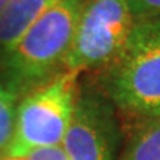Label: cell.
<instances>
[{
    "instance_id": "cell-1",
    "label": "cell",
    "mask_w": 160,
    "mask_h": 160,
    "mask_svg": "<svg viewBox=\"0 0 160 160\" xmlns=\"http://www.w3.org/2000/svg\"><path fill=\"white\" fill-rule=\"evenodd\" d=\"M85 0H58L0 59V79L19 99L65 71Z\"/></svg>"
},
{
    "instance_id": "cell-2",
    "label": "cell",
    "mask_w": 160,
    "mask_h": 160,
    "mask_svg": "<svg viewBox=\"0 0 160 160\" xmlns=\"http://www.w3.org/2000/svg\"><path fill=\"white\" fill-rule=\"evenodd\" d=\"M104 88L128 114L160 116V17L135 19L125 46L105 67Z\"/></svg>"
},
{
    "instance_id": "cell-3",
    "label": "cell",
    "mask_w": 160,
    "mask_h": 160,
    "mask_svg": "<svg viewBox=\"0 0 160 160\" xmlns=\"http://www.w3.org/2000/svg\"><path fill=\"white\" fill-rule=\"evenodd\" d=\"M79 76L77 71H64L19 99L6 157L21 159L34 150L62 144L79 95Z\"/></svg>"
},
{
    "instance_id": "cell-4",
    "label": "cell",
    "mask_w": 160,
    "mask_h": 160,
    "mask_svg": "<svg viewBox=\"0 0 160 160\" xmlns=\"http://www.w3.org/2000/svg\"><path fill=\"white\" fill-rule=\"evenodd\" d=\"M133 22L126 0H85L65 71L105 68L125 46Z\"/></svg>"
},
{
    "instance_id": "cell-5",
    "label": "cell",
    "mask_w": 160,
    "mask_h": 160,
    "mask_svg": "<svg viewBox=\"0 0 160 160\" xmlns=\"http://www.w3.org/2000/svg\"><path fill=\"white\" fill-rule=\"evenodd\" d=\"M61 145L70 160H116L117 137L108 105L89 93L77 95Z\"/></svg>"
},
{
    "instance_id": "cell-6",
    "label": "cell",
    "mask_w": 160,
    "mask_h": 160,
    "mask_svg": "<svg viewBox=\"0 0 160 160\" xmlns=\"http://www.w3.org/2000/svg\"><path fill=\"white\" fill-rule=\"evenodd\" d=\"M58 0H9L0 13V59Z\"/></svg>"
},
{
    "instance_id": "cell-7",
    "label": "cell",
    "mask_w": 160,
    "mask_h": 160,
    "mask_svg": "<svg viewBox=\"0 0 160 160\" xmlns=\"http://www.w3.org/2000/svg\"><path fill=\"white\" fill-rule=\"evenodd\" d=\"M119 160H160V116L137 117Z\"/></svg>"
},
{
    "instance_id": "cell-8",
    "label": "cell",
    "mask_w": 160,
    "mask_h": 160,
    "mask_svg": "<svg viewBox=\"0 0 160 160\" xmlns=\"http://www.w3.org/2000/svg\"><path fill=\"white\" fill-rule=\"evenodd\" d=\"M18 99L19 98L0 79V159L6 157L13 138Z\"/></svg>"
},
{
    "instance_id": "cell-9",
    "label": "cell",
    "mask_w": 160,
    "mask_h": 160,
    "mask_svg": "<svg viewBox=\"0 0 160 160\" xmlns=\"http://www.w3.org/2000/svg\"><path fill=\"white\" fill-rule=\"evenodd\" d=\"M133 19L160 17V0H126Z\"/></svg>"
},
{
    "instance_id": "cell-10",
    "label": "cell",
    "mask_w": 160,
    "mask_h": 160,
    "mask_svg": "<svg viewBox=\"0 0 160 160\" xmlns=\"http://www.w3.org/2000/svg\"><path fill=\"white\" fill-rule=\"evenodd\" d=\"M22 159L24 160H70L67 153L64 151L62 145L34 150V151H31L30 154H27Z\"/></svg>"
},
{
    "instance_id": "cell-11",
    "label": "cell",
    "mask_w": 160,
    "mask_h": 160,
    "mask_svg": "<svg viewBox=\"0 0 160 160\" xmlns=\"http://www.w3.org/2000/svg\"><path fill=\"white\" fill-rule=\"evenodd\" d=\"M8 3H9V0H0V13H2V11L6 8Z\"/></svg>"
},
{
    "instance_id": "cell-12",
    "label": "cell",
    "mask_w": 160,
    "mask_h": 160,
    "mask_svg": "<svg viewBox=\"0 0 160 160\" xmlns=\"http://www.w3.org/2000/svg\"><path fill=\"white\" fill-rule=\"evenodd\" d=\"M0 160H24L22 157L19 159V157H3V159H0Z\"/></svg>"
}]
</instances>
